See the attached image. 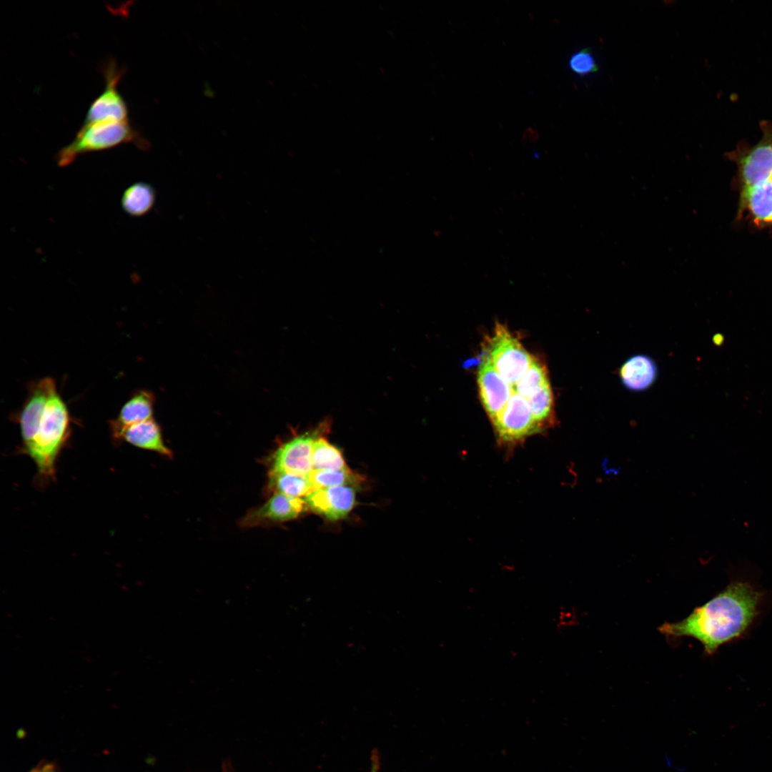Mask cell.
Listing matches in <instances>:
<instances>
[{
	"instance_id": "1",
	"label": "cell",
	"mask_w": 772,
	"mask_h": 772,
	"mask_svg": "<svg viewBox=\"0 0 772 772\" xmlns=\"http://www.w3.org/2000/svg\"><path fill=\"white\" fill-rule=\"evenodd\" d=\"M758 600L749 584L734 582L686 618L663 623L658 630L668 636L695 638L706 652L713 653L746 629L755 616Z\"/></svg>"
},
{
	"instance_id": "2",
	"label": "cell",
	"mask_w": 772,
	"mask_h": 772,
	"mask_svg": "<svg viewBox=\"0 0 772 772\" xmlns=\"http://www.w3.org/2000/svg\"><path fill=\"white\" fill-rule=\"evenodd\" d=\"M70 425L67 406L56 390L50 395L31 439L22 446L41 480L54 478L57 459L70 435Z\"/></svg>"
},
{
	"instance_id": "3",
	"label": "cell",
	"mask_w": 772,
	"mask_h": 772,
	"mask_svg": "<svg viewBox=\"0 0 772 772\" xmlns=\"http://www.w3.org/2000/svg\"><path fill=\"white\" fill-rule=\"evenodd\" d=\"M130 143L141 149L148 146L128 120L84 124L74 139L57 152L56 162L58 166L64 167L70 165L80 155Z\"/></svg>"
},
{
	"instance_id": "4",
	"label": "cell",
	"mask_w": 772,
	"mask_h": 772,
	"mask_svg": "<svg viewBox=\"0 0 772 772\" xmlns=\"http://www.w3.org/2000/svg\"><path fill=\"white\" fill-rule=\"evenodd\" d=\"M489 343L488 357L493 367L511 386L515 385L534 358L503 325H496Z\"/></svg>"
},
{
	"instance_id": "5",
	"label": "cell",
	"mask_w": 772,
	"mask_h": 772,
	"mask_svg": "<svg viewBox=\"0 0 772 772\" xmlns=\"http://www.w3.org/2000/svg\"><path fill=\"white\" fill-rule=\"evenodd\" d=\"M499 446L514 449L527 437L541 432L527 400L516 392L500 414L491 421Z\"/></svg>"
},
{
	"instance_id": "6",
	"label": "cell",
	"mask_w": 772,
	"mask_h": 772,
	"mask_svg": "<svg viewBox=\"0 0 772 772\" xmlns=\"http://www.w3.org/2000/svg\"><path fill=\"white\" fill-rule=\"evenodd\" d=\"M760 128L762 137L758 143H741L728 154L737 163L743 188L772 178V123L762 121Z\"/></svg>"
},
{
	"instance_id": "7",
	"label": "cell",
	"mask_w": 772,
	"mask_h": 772,
	"mask_svg": "<svg viewBox=\"0 0 772 772\" xmlns=\"http://www.w3.org/2000/svg\"><path fill=\"white\" fill-rule=\"evenodd\" d=\"M124 72L113 61L104 67L106 86L89 107L84 124L128 120V107L117 85Z\"/></svg>"
},
{
	"instance_id": "8",
	"label": "cell",
	"mask_w": 772,
	"mask_h": 772,
	"mask_svg": "<svg viewBox=\"0 0 772 772\" xmlns=\"http://www.w3.org/2000/svg\"><path fill=\"white\" fill-rule=\"evenodd\" d=\"M327 422L315 430L297 435L282 445L274 455L272 468L308 477L312 471V450L315 441L329 429Z\"/></svg>"
},
{
	"instance_id": "9",
	"label": "cell",
	"mask_w": 772,
	"mask_h": 772,
	"mask_svg": "<svg viewBox=\"0 0 772 772\" xmlns=\"http://www.w3.org/2000/svg\"><path fill=\"white\" fill-rule=\"evenodd\" d=\"M354 485H340L313 490L305 496L307 505L330 520L346 517L356 502Z\"/></svg>"
},
{
	"instance_id": "10",
	"label": "cell",
	"mask_w": 772,
	"mask_h": 772,
	"mask_svg": "<svg viewBox=\"0 0 772 772\" xmlns=\"http://www.w3.org/2000/svg\"><path fill=\"white\" fill-rule=\"evenodd\" d=\"M477 383L482 405L491 421L503 410L513 392L512 386L498 372L488 357L478 370Z\"/></svg>"
},
{
	"instance_id": "11",
	"label": "cell",
	"mask_w": 772,
	"mask_h": 772,
	"mask_svg": "<svg viewBox=\"0 0 772 772\" xmlns=\"http://www.w3.org/2000/svg\"><path fill=\"white\" fill-rule=\"evenodd\" d=\"M306 505L305 500L300 498L274 493L264 505L249 511L240 524L248 528L290 520L301 515Z\"/></svg>"
},
{
	"instance_id": "12",
	"label": "cell",
	"mask_w": 772,
	"mask_h": 772,
	"mask_svg": "<svg viewBox=\"0 0 772 772\" xmlns=\"http://www.w3.org/2000/svg\"><path fill=\"white\" fill-rule=\"evenodd\" d=\"M54 380L45 377L34 383L18 416L22 445L31 439L50 395L56 390Z\"/></svg>"
},
{
	"instance_id": "13",
	"label": "cell",
	"mask_w": 772,
	"mask_h": 772,
	"mask_svg": "<svg viewBox=\"0 0 772 772\" xmlns=\"http://www.w3.org/2000/svg\"><path fill=\"white\" fill-rule=\"evenodd\" d=\"M618 375L626 389L642 392L650 388L655 381L658 367L650 357L638 354L623 362L618 370Z\"/></svg>"
},
{
	"instance_id": "14",
	"label": "cell",
	"mask_w": 772,
	"mask_h": 772,
	"mask_svg": "<svg viewBox=\"0 0 772 772\" xmlns=\"http://www.w3.org/2000/svg\"><path fill=\"white\" fill-rule=\"evenodd\" d=\"M154 395L149 391L140 390L122 406L117 418L109 422L114 442L126 427L152 419Z\"/></svg>"
},
{
	"instance_id": "15",
	"label": "cell",
	"mask_w": 772,
	"mask_h": 772,
	"mask_svg": "<svg viewBox=\"0 0 772 772\" xmlns=\"http://www.w3.org/2000/svg\"><path fill=\"white\" fill-rule=\"evenodd\" d=\"M122 441L168 457H172V452L163 441L160 427L153 418L124 429L116 442L120 443Z\"/></svg>"
},
{
	"instance_id": "16",
	"label": "cell",
	"mask_w": 772,
	"mask_h": 772,
	"mask_svg": "<svg viewBox=\"0 0 772 772\" xmlns=\"http://www.w3.org/2000/svg\"><path fill=\"white\" fill-rule=\"evenodd\" d=\"M742 197L744 206L756 222L772 224V178L743 188Z\"/></svg>"
},
{
	"instance_id": "17",
	"label": "cell",
	"mask_w": 772,
	"mask_h": 772,
	"mask_svg": "<svg viewBox=\"0 0 772 772\" xmlns=\"http://www.w3.org/2000/svg\"><path fill=\"white\" fill-rule=\"evenodd\" d=\"M155 199L156 193L152 185L146 182H136L124 191L121 206L129 216L141 217L151 210Z\"/></svg>"
},
{
	"instance_id": "18",
	"label": "cell",
	"mask_w": 772,
	"mask_h": 772,
	"mask_svg": "<svg viewBox=\"0 0 772 772\" xmlns=\"http://www.w3.org/2000/svg\"><path fill=\"white\" fill-rule=\"evenodd\" d=\"M269 485L275 493L300 498L314 490L308 477L273 468L269 472Z\"/></svg>"
},
{
	"instance_id": "19",
	"label": "cell",
	"mask_w": 772,
	"mask_h": 772,
	"mask_svg": "<svg viewBox=\"0 0 772 772\" xmlns=\"http://www.w3.org/2000/svg\"><path fill=\"white\" fill-rule=\"evenodd\" d=\"M526 400L541 431L555 425L554 397L550 382Z\"/></svg>"
},
{
	"instance_id": "20",
	"label": "cell",
	"mask_w": 772,
	"mask_h": 772,
	"mask_svg": "<svg viewBox=\"0 0 772 772\" xmlns=\"http://www.w3.org/2000/svg\"><path fill=\"white\" fill-rule=\"evenodd\" d=\"M312 460L313 470H342L347 467L340 450L322 436L314 444Z\"/></svg>"
},
{
	"instance_id": "21",
	"label": "cell",
	"mask_w": 772,
	"mask_h": 772,
	"mask_svg": "<svg viewBox=\"0 0 772 772\" xmlns=\"http://www.w3.org/2000/svg\"><path fill=\"white\" fill-rule=\"evenodd\" d=\"M308 479L314 490L340 485H355L361 477L348 467L342 470H312Z\"/></svg>"
},
{
	"instance_id": "22",
	"label": "cell",
	"mask_w": 772,
	"mask_h": 772,
	"mask_svg": "<svg viewBox=\"0 0 772 772\" xmlns=\"http://www.w3.org/2000/svg\"><path fill=\"white\" fill-rule=\"evenodd\" d=\"M549 382L545 365L534 359L524 376L512 387L515 392L527 399Z\"/></svg>"
},
{
	"instance_id": "23",
	"label": "cell",
	"mask_w": 772,
	"mask_h": 772,
	"mask_svg": "<svg viewBox=\"0 0 772 772\" xmlns=\"http://www.w3.org/2000/svg\"><path fill=\"white\" fill-rule=\"evenodd\" d=\"M569 65L573 72L580 75L593 73L598 69L588 48L583 49L575 53L570 59Z\"/></svg>"
},
{
	"instance_id": "24",
	"label": "cell",
	"mask_w": 772,
	"mask_h": 772,
	"mask_svg": "<svg viewBox=\"0 0 772 772\" xmlns=\"http://www.w3.org/2000/svg\"><path fill=\"white\" fill-rule=\"evenodd\" d=\"M369 772H380V760L377 751L372 752Z\"/></svg>"
},
{
	"instance_id": "25",
	"label": "cell",
	"mask_w": 772,
	"mask_h": 772,
	"mask_svg": "<svg viewBox=\"0 0 772 772\" xmlns=\"http://www.w3.org/2000/svg\"><path fill=\"white\" fill-rule=\"evenodd\" d=\"M31 772H56L55 767L50 763H45L34 768Z\"/></svg>"
}]
</instances>
